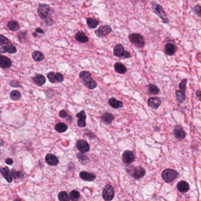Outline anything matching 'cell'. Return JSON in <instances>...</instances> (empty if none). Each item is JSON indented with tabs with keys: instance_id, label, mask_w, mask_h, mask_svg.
I'll list each match as a JSON object with an SVG mask.
<instances>
[{
	"instance_id": "6da1fadb",
	"label": "cell",
	"mask_w": 201,
	"mask_h": 201,
	"mask_svg": "<svg viewBox=\"0 0 201 201\" xmlns=\"http://www.w3.org/2000/svg\"><path fill=\"white\" fill-rule=\"evenodd\" d=\"M17 48L8 39L3 35H0V52L1 53H8L9 54H15Z\"/></svg>"
},
{
	"instance_id": "7a4b0ae2",
	"label": "cell",
	"mask_w": 201,
	"mask_h": 201,
	"mask_svg": "<svg viewBox=\"0 0 201 201\" xmlns=\"http://www.w3.org/2000/svg\"><path fill=\"white\" fill-rule=\"evenodd\" d=\"M79 77L83 84L90 90H93L97 86L96 81L91 77V73L88 71H82L79 74Z\"/></svg>"
},
{
	"instance_id": "3957f363",
	"label": "cell",
	"mask_w": 201,
	"mask_h": 201,
	"mask_svg": "<svg viewBox=\"0 0 201 201\" xmlns=\"http://www.w3.org/2000/svg\"><path fill=\"white\" fill-rule=\"evenodd\" d=\"M151 5L153 13L161 18L163 23L168 24L169 23V18L162 6L155 1H152Z\"/></svg>"
},
{
	"instance_id": "277c9868",
	"label": "cell",
	"mask_w": 201,
	"mask_h": 201,
	"mask_svg": "<svg viewBox=\"0 0 201 201\" xmlns=\"http://www.w3.org/2000/svg\"><path fill=\"white\" fill-rule=\"evenodd\" d=\"M130 42L138 48H143L145 45V40L144 37L140 34L134 32L129 35Z\"/></svg>"
},
{
	"instance_id": "5b68a950",
	"label": "cell",
	"mask_w": 201,
	"mask_h": 201,
	"mask_svg": "<svg viewBox=\"0 0 201 201\" xmlns=\"http://www.w3.org/2000/svg\"><path fill=\"white\" fill-rule=\"evenodd\" d=\"M126 170L128 173L135 179H141L145 176L146 173L145 169L140 166H128L126 167Z\"/></svg>"
},
{
	"instance_id": "8992f818",
	"label": "cell",
	"mask_w": 201,
	"mask_h": 201,
	"mask_svg": "<svg viewBox=\"0 0 201 201\" xmlns=\"http://www.w3.org/2000/svg\"><path fill=\"white\" fill-rule=\"evenodd\" d=\"M178 175L179 173L177 171L172 169H165L162 173V177L166 183H170L173 181L178 177Z\"/></svg>"
},
{
	"instance_id": "52a82bcc",
	"label": "cell",
	"mask_w": 201,
	"mask_h": 201,
	"mask_svg": "<svg viewBox=\"0 0 201 201\" xmlns=\"http://www.w3.org/2000/svg\"><path fill=\"white\" fill-rule=\"evenodd\" d=\"M51 8L48 4H40L38 7L37 12L39 16L41 19L43 20H46L48 17L50 16V13L51 12Z\"/></svg>"
},
{
	"instance_id": "ba28073f",
	"label": "cell",
	"mask_w": 201,
	"mask_h": 201,
	"mask_svg": "<svg viewBox=\"0 0 201 201\" xmlns=\"http://www.w3.org/2000/svg\"><path fill=\"white\" fill-rule=\"evenodd\" d=\"M114 190L112 186L110 185H106L103 192H102V197L105 201H112L114 197Z\"/></svg>"
},
{
	"instance_id": "9c48e42d",
	"label": "cell",
	"mask_w": 201,
	"mask_h": 201,
	"mask_svg": "<svg viewBox=\"0 0 201 201\" xmlns=\"http://www.w3.org/2000/svg\"><path fill=\"white\" fill-rule=\"evenodd\" d=\"M112 28L107 25L99 27V29L95 31V34L98 37H103L109 35L112 32Z\"/></svg>"
},
{
	"instance_id": "30bf717a",
	"label": "cell",
	"mask_w": 201,
	"mask_h": 201,
	"mask_svg": "<svg viewBox=\"0 0 201 201\" xmlns=\"http://www.w3.org/2000/svg\"><path fill=\"white\" fill-rule=\"evenodd\" d=\"M76 147L78 151L82 153H87L90 149V147L89 143L84 140H79L76 142Z\"/></svg>"
},
{
	"instance_id": "8fae6325",
	"label": "cell",
	"mask_w": 201,
	"mask_h": 201,
	"mask_svg": "<svg viewBox=\"0 0 201 201\" xmlns=\"http://www.w3.org/2000/svg\"><path fill=\"white\" fill-rule=\"evenodd\" d=\"M135 156L133 153L130 151H125L122 154V161L126 164L130 165L135 161Z\"/></svg>"
},
{
	"instance_id": "7c38bea8",
	"label": "cell",
	"mask_w": 201,
	"mask_h": 201,
	"mask_svg": "<svg viewBox=\"0 0 201 201\" xmlns=\"http://www.w3.org/2000/svg\"><path fill=\"white\" fill-rule=\"evenodd\" d=\"M177 50V47L172 43H168L165 47V53L167 56H172L174 55Z\"/></svg>"
},
{
	"instance_id": "4fadbf2b",
	"label": "cell",
	"mask_w": 201,
	"mask_h": 201,
	"mask_svg": "<svg viewBox=\"0 0 201 201\" xmlns=\"http://www.w3.org/2000/svg\"><path fill=\"white\" fill-rule=\"evenodd\" d=\"M45 161L48 165L53 166H57L59 163V160L57 157L52 153H48L46 155Z\"/></svg>"
},
{
	"instance_id": "5bb4252c",
	"label": "cell",
	"mask_w": 201,
	"mask_h": 201,
	"mask_svg": "<svg viewBox=\"0 0 201 201\" xmlns=\"http://www.w3.org/2000/svg\"><path fill=\"white\" fill-rule=\"evenodd\" d=\"M79 177L82 180L84 181L92 182L96 179V175L94 173H89L86 171H81L79 173Z\"/></svg>"
},
{
	"instance_id": "9a60e30c",
	"label": "cell",
	"mask_w": 201,
	"mask_h": 201,
	"mask_svg": "<svg viewBox=\"0 0 201 201\" xmlns=\"http://www.w3.org/2000/svg\"><path fill=\"white\" fill-rule=\"evenodd\" d=\"M12 61L9 58L6 56L1 55L0 57V67L1 69H6L11 67Z\"/></svg>"
},
{
	"instance_id": "2e32d148",
	"label": "cell",
	"mask_w": 201,
	"mask_h": 201,
	"mask_svg": "<svg viewBox=\"0 0 201 201\" xmlns=\"http://www.w3.org/2000/svg\"><path fill=\"white\" fill-rule=\"evenodd\" d=\"M32 80L34 84L38 86H43L46 82V79L45 76L41 74H36L32 77Z\"/></svg>"
},
{
	"instance_id": "e0dca14e",
	"label": "cell",
	"mask_w": 201,
	"mask_h": 201,
	"mask_svg": "<svg viewBox=\"0 0 201 201\" xmlns=\"http://www.w3.org/2000/svg\"><path fill=\"white\" fill-rule=\"evenodd\" d=\"M173 134L175 137L179 140H182L186 136V133L184 130L181 126H176L173 130Z\"/></svg>"
},
{
	"instance_id": "ac0fdd59",
	"label": "cell",
	"mask_w": 201,
	"mask_h": 201,
	"mask_svg": "<svg viewBox=\"0 0 201 201\" xmlns=\"http://www.w3.org/2000/svg\"><path fill=\"white\" fill-rule=\"evenodd\" d=\"M126 50L121 44H117L113 49L114 56L117 57H123Z\"/></svg>"
},
{
	"instance_id": "d6986e66",
	"label": "cell",
	"mask_w": 201,
	"mask_h": 201,
	"mask_svg": "<svg viewBox=\"0 0 201 201\" xmlns=\"http://www.w3.org/2000/svg\"><path fill=\"white\" fill-rule=\"evenodd\" d=\"M147 102H148V105L149 107H151V108L154 109H156L160 106L162 101L159 97H150L148 99Z\"/></svg>"
},
{
	"instance_id": "ffe728a7",
	"label": "cell",
	"mask_w": 201,
	"mask_h": 201,
	"mask_svg": "<svg viewBox=\"0 0 201 201\" xmlns=\"http://www.w3.org/2000/svg\"><path fill=\"white\" fill-rule=\"evenodd\" d=\"M1 173L4 177V179L8 182V183H11L13 182V177L9 171L8 167H4L1 168Z\"/></svg>"
},
{
	"instance_id": "44dd1931",
	"label": "cell",
	"mask_w": 201,
	"mask_h": 201,
	"mask_svg": "<svg viewBox=\"0 0 201 201\" xmlns=\"http://www.w3.org/2000/svg\"><path fill=\"white\" fill-rule=\"evenodd\" d=\"M114 119V116L110 113H105L101 116V120L106 125H111Z\"/></svg>"
},
{
	"instance_id": "7402d4cb",
	"label": "cell",
	"mask_w": 201,
	"mask_h": 201,
	"mask_svg": "<svg viewBox=\"0 0 201 201\" xmlns=\"http://www.w3.org/2000/svg\"><path fill=\"white\" fill-rule=\"evenodd\" d=\"M108 103H109V105H110L112 108L116 109L121 108L124 106V105L121 101L118 100L114 97L110 98L109 100Z\"/></svg>"
},
{
	"instance_id": "603a6c76",
	"label": "cell",
	"mask_w": 201,
	"mask_h": 201,
	"mask_svg": "<svg viewBox=\"0 0 201 201\" xmlns=\"http://www.w3.org/2000/svg\"><path fill=\"white\" fill-rule=\"evenodd\" d=\"M178 191L182 193H186L189 190V185L185 181H181L177 185Z\"/></svg>"
},
{
	"instance_id": "cb8c5ba5",
	"label": "cell",
	"mask_w": 201,
	"mask_h": 201,
	"mask_svg": "<svg viewBox=\"0 0 201 201\" xmlns=\"http://www.w3.org/2000/svg\"><path fill=\"white\" fill-rule=\"evenodd\" d=\"M75 39L81 43H86L89 41V38L86 34L83 32H78L75 34Z\"/></svg>"
},
{
	"instance_id": "d4e9b609",
	"label": "cell",
	"mask_w": 201,
	"mask_h": 201,
	"mask_svg": "<svg viewBox=\"0 0 201 201\" xmlns=\"http://www.w3.org/2000/svg\"><path fill=\"white\" fill-rule=\"evenodd\" d=\"M114 70L116 72H117L119 74H125L127 72V70H128L126 67L120 62L116 63L114 65Z\"/></svg>"
},
{
	"instance_id": "484cf974",
	"label": "cell",
	"mask_w": 201,
	"mask_h": 201,
	"mask_svg": "<svg viewBox=\"0 0 201 201\" xmlns=\"http://www.w3.org/2000/svg\"><path fill=\"white\" fill-rule=\"evenodd\" d=\"M7 26L9 30L13 31V32H16V31L19 30L20 28V26L19 25V23L14 20L9 21L7 24Z\"/></svg>"
},
{
	"instance_id": "4316f807",
	"label": "cell",
	"mask_w": 201,
	"mask_h": 201,
	"mask_svg": "<svg viewBox=\"0 0 201 201\" xmlns=\"http://www.w3.org/2000/svg\"><path fill=\"white\" fill-rule=\"evenodd\" d=\"M54 129L57 132L62 133H65L67 130L68 126L63 122H60V123H58L55 126Z\"/></svg>"
},
{
	"instance_id": "83f0119b",
	"label": "cell",
	"mask_w": 201,
	"mask_h": 201,
	"mask_svg": "<svg viewBox=\"0 0 201 201\" xmlns=\"http://www.w3.org/2000/svg\"><path fill=\"white\" fill-rule=\"evenodd\" d=\"M100 23V21L95 18L89 17L87 18V24L90 28H96L97 25Z\"/></svg>"
},
{
	"instance_id": "f1b7e54d",
	"label": "cell",
	"mask_w": 201,
	"mask_h": 201,
	"mask_svg": "<svg viewBox=\"0 0 201 201\" xmlns=\"http://www.w3.org/2000/svg\"><path fill=\"white\" fill-rule=\"evenodd\" d=\"M32 58L35 61L40 62L44 58V56L41 51H34L32 53Z\"/></svg>"
},
{
	"instance_id": "f546056e",
	"label": "cell",
	"mask_w": 201,
	"mask_h": 201,
	"mask_svg": "<svg viewBox=\"0 0 201 201\" xmlns=\"http://www.w3.org/2000/svg\"><path fill=\"white\" fill-rule=\"evenodd\" d=\"M9 97L13 101H18L21 97V94L18 90H13L9 94Z\"/></svg>"
},
{
	"instance_id": "4dcf8cb0",
	"label": "cell",
	"mask_w": 201,
	"mask_h": 201,
	"mask_svg": "<svg viewBox=\"0 0 201 201\" xmlns=\"http://www.w3.org/2000/svg\"><path fill=\"white\" fill-rule=\"evenodd\" d=\"M11 175L15 179H23L24 177V172L22 171H17L16 170H12Z\"/></svg>"
},
{
	"instance_id": "1f68e13d",
	"label": "cell",
	"mask_w": 201,
	"mask_h": 201,
	"mask_svg": "<svg viewBox=\"0 0 201 201\" xmlns=\"http://www.w3.org/2000/svg\"><path fill=\"white\" fill-rule=\"evenodd\" d=\"M70 199L72 201H78L80 198V192L77 190H73L69 194Z\"/></svg>"
},
{
	"instance_id": "d6a6232c",
	"label": "cell",
	"mask_w": 201,
	"mask_h": 201,
	"mask_svg": "<svg viewBox=\"0 0 201 201\" xmlns=\"http://www.w3.org/2000/svg\"><path fill=\"white\" fill-rule=\"evenodd\" d=\"M148 91L151 95H158L160 90L154 84H149L148 86Z\"/></svg>"
},
{
	"instance_id": "836d02e7",
	"label": "cell",
	"mask_w": 201,
	"mask_h": 201,
	"mask_svg": "<svg viewBox=\"0 0 201 201\" xmlns=\"http://www.w3.org/2000/svg\"><path fill=\"white\" fill-rule=\"evenodd\" d=\"M175 94L177 97V100L179 103H182L185 101L186 99L185 93H182L180 90H177Z\"/></svg>"
},
{
	"instance_id": "e575fe53",
	"label": "cell",
	"mask_w": 201,
	"mask_h": 201,
	"mask_svg": "<svg viewBox=\"0 0 201 201\" xmlns=\"http://www.w3.org/2000/svg\"><path fill=\"white\" fill-rule=\"evenodd\" d=\"M58 199L60 201H70V196L65 191L60 192L58 195Z\"/></svg>"
},
{
	"instance_id": "d590c367",
	"label": "cell",
	"mask_w": 201,
	"mask_h": 201,
	"mask_svg": "<svg viewBox=\"0 0 201 201\" xmlns=\"http://www.w3.org/2000/svg\"><path fill=\"white\" fill-rule=\"evenodd\" d=\"M59 116L62 118V119H67V121L69 122H72V116L69 115L67 112L66 111H65L64 110H61L60 112H59Z\"/></svg>"
},
{
	"instance_id": "8d00e7d4",
	"label": "cell",
	"mask_w": 201,
	"mask_h": 201,
	"mask_svg": "<svg viewBox=\"0 0 201 201\" xmlns=\"http://www.w3.org/2000/svg\"><path fill=\"white\" fill-rule=\"evenodd\" d=\"M188 80L186 79H184L181 82L179 83V90L182 91V93H185L186 90V83H187Z\"/></svg>"
},
{
	"instance_id": "74e56055",
	"label": "cell",
	"mask_w": 201,
	"mask_h": 201,
	"mask_svg": "<svg viewBox=\"0 0 201 201\" xmlns=\"http://www.w3.org/2000/svg\"><path fill=\"white\" fill-rule=\"evenodd\" d=\"M193 13L198 17H201V4L195 5L192 8Z\"/></svg>"
},
{
	"instance_id": "f35d334b",
	"label": "cell",
	"mask_w": 201,
	"mask_h": 201,
	"mask_svg": "<svg viewBox=\"0 0 201 201\" xmlns=\"http://www.w3.org/2000/svg\"><path fill=\"white\" fill-rule=\"evenodd\" d=\"M48 80L50 81L51 83H56L57 81L56 80V73L53 72H50L48 73L47 75Z\"/></svg>"
},
{
	"instance_id": "ab89813d",
	"label": "cell",
	"mask_w": 201,
	"mask_h": 201,
	"mask_svg": "<svg viewBox=\"0 0 201 201\" xmlns=\"http://www.w3.org/2000/svg\"><path fill=\"white\" fill-rule=\"evenodd\" d=\"M76 117H77L78 120L80 121H86V113L84 110H82L80 112L77 113L76 114Z\"/></svg>"
},
{
	"instance_id": "60d3db41",
	"label": "cell",
	"mask_w": 201,
	"mask_h": 201,
	"mask_svg": "<svg viewBox=\"0 0 201 201\" xmlns=\"http://www.w3.org/2000/svg\"><path fill=\"white\" fill-rule=\"evenodd\" d=\"M17 37L18 40L21 43L24 42L26 39L27 37V32H20L17 34Z\"/></svg>"
},
{
	"instance_id": "b9f144b4",
	"label": "cell",
	"mask_w": 201,
	"mask_h": 201,
	"mask_svg": "<svg viewBox=\"0 0 201 201\" xmlns=\"http://www.w3.org/2000/svg\"><path fill=\"white\" fill-rule=\"evenodd\" d=\"M76 157L77 158V159H79L80 161H85L89 160V158L86 154H84V153H82L80 152V153L77 154Z\"/></svg>"
},
{
	"instance_id": "7bdbcfd3",
	"label": "cell",
	"mask_w": 201,
	"mask_h": 201,
	"mask_svg": "<svg viewBox=\"0 0 201 201\" xmlns=\"http://www.w3.org/2000/svg\"><path fill=\"white\" fill-rule=\"evenodd\" d=\"M9 85L13 87H22L21 83L19 81L16 80L11 81L9 83Z\"/></svg>"
},
{
	"instance_id": "ee69618b",
	"label": "cell",
	"mask_w": 201,
	"mask_h": 201,
	"mask_svg": "<svg viewBox=\"0 0 201 201\" xmlns=\"http://www.w3.org/2000/svg\"><path fill=\"white\" fill-rule=\"evenodd\" d=\"M56 77L57 81L58 83H61L64 80V76L60 73H56Z\"/></svg>"
},
{
	"instance_id": "f6af8a7d",
	"label": "cell",
	"mask_w": 201,
	"mask_h": 201,
	"mask_svg": "<svg viewBox=\"0 0 201 201\" xmlns=\"http://www.w3.org/2000/svg\"><path fill=\"white\" fill-rule=\"evenodd\" d=\"M44 21L45 22V23L47 26H51L53 24H54V21L53 20V18L51 17V16L48 17L46 20H44Z\"/></svg>"
},
{
	"instance_id": "bcb514c9",
	"label": "cell",
	"mask_w": 201,
	"mask_h": 201,
	"mask_svg": "<svg viewBox=\"0 0 201 201\" xmlns=\"http://www.w3.org/2000/svg\"><path fill=\"white\" fill-rule=\"evenodd\" d=\"M77 125L80 128H85L86 126V121H77Z\"/></svg>"
},
{
	"instance_id": "7dc6e473",
	"label": "cell",
	"mask_w": 201,
	"mask_h": 201,
	"mask_svg": "<svg viewBox=\"0 0 201 201\" xmlns=\"http://www.w3.org/2000/svg\"><path fill=\"white\" fill-rule=\"evenodd\" d=\"M5 162L7 165H13V163H14V161L13 160V159L9 158H7V159H6Z\"/></svg>"
},
{
	"instance_id": "c3c4849f",
	"label": "cell",
	"mask_w": 201,
	"mask_h": 201,
	"mask_svg": "<svg viewBox=\"0 0 201 201\" xmlns=\"http://www.w3.org/2000/svg\"><path fill=\"white\" fill-rule=\"evenodd\" d=\"M123 57L125 58H130V57H131V54L130 53L129 51H127V50H126L125 53V54H124V57Z\"/></svg>"
},
{
	"instance_id": "681fc988",
	"label": "cell",
	"mask_w": 201,
	"mask_h": 201,
	"mask_svg": "<svg viewBox=\"0 0 201 201\" xmlns=\"http://www.w3.org/2000/svg\"><path fill=\"white\" fill-rule=\"evenodd\" d=\"M35 31H36V32H38L39 34H44V31L43 29H41L40 27L37 28L36 30H35Z\"/></svg>"
},
{
	"instance_id": "f907efd6",
	"label": "cell",
	"mask_w": 201,
	"mask_h": 201,
	"mask_svg": "<svg viewBox=\"0 0 201 201\" xmlns=\"http://www.w3.org/2000/svg\"><path fill=\"white\" fill-rule=\"evenodd\" d=\"M196 96L199 97V100L201 101V91L200 90H198L196 91Z\"/></svg>"
},
{
	"instance_id": "816d5d0a",
	"label": "cell",
	"mask_w": 201,
	"mask_h": 201,
	"mask_svg": "<svg viewBox=\"0 0 201 201\" xmlns=\"http://www.w3.org/2000/svg\"><path fill=\"white\" fill-rule=\"evenodd\" d=\"M32 35H33L34 37H37V34L36 33H32Z\"/></svg>"
},
{
	"instance_id": "f5cc1de1",
	"label": "cell",
	"mask_w": 201,
	"mask_h": 201,
	"mask_svg": "<svg viewBox=\"0 0 201 201\" xmlns=\"http://www.w3.org/2000/svg\"><path fill=\"white\" fill-rule=\"evenodd\" d=\"M3 144H4V142H3V140L1 139V146H3Z\"/></svg>"
},
{
	"instance_id": "db71d44e",
	"label": "cell",
	"mask_w": 201,
	"mask_h": 201,
	"mask_svg": "<svg viewBox=\"0 0 201 201\" xmlns=\"http://www.w3.org/2000/svg\"><path fill=\"white\" fill-rule=\"evenodd\" d=\"M148 0H141V1L143 2H147Z\"/></svg>"
},
{
	"instance_id": "11a10c76",
	"label": "cell",
	"mask_w": 201,
	"mask_h": 201,
	"mask_svg": "<svg viewBox=\"0 0 201 201\" xmlns=\"http://www.w3.org/2000/svg\"><path fill=\"white\" fill-rule=\"evenodd\" d=\"M200 62H201V60H200Z\"/></svg>"
}]
</instances>
